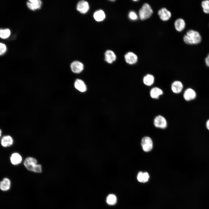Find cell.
<instances>
[{"instance_id": "1", "label": "cell", "mask_w": 209, "mask_h": 209, "mask_svg": "<svg viewBox=\"0 0 209 209\" xmlns=\"http://www.w3.org/2000/svg\"><path fill=\"white\" fill-rule=\"evenodd\" d=\"M183 39L184 42L187 44H197L201 42V37L198 31L190 30H188L186 34L184 36Z\"/></svg>"}, {"instance_id": "2", "label": "cell", "mask_w": 209, "mask_h": 209, "mask_svg": "<svg viewBox=\"0 0 209 209\" xmlns=\"http://www.w3.org/2000/svg\"><path fill=\"white\" fill-rule=\"evenodd\" d=\"M24 164L26 169L30 171L39 173L42 172L41 165L37 164V161L35 158L28 157L25 159Z\"/></svg>"}, {"instance_id": "3", "label": "cell", "mask_w": 209, "mask_h": 209, "mask_svg": "<svg viewBox=\"0 0 209 209\" xmlns=\"http://www.w3.org/2000/svg\"><path fill=\"white\" fill-rule=\"evenodd\" d=\"M153 10L147 3H145L139 10L138 15L140 19L142 20L149 18L152 15Z\"/></svg>"}, {"instance_id": "4", "label": "cell", "mask_w": 209, "mask_h": 209, "mask_svg": "<svg viewBox=\"0 0 209 209\" xmlns=\"http://www.w3.org/2000/svg\"><path fill=\"white\" fill-rule=\"evenodd\" d=\"M141 145L143 151L147 152L150 151L152 149L153 143L151 139L149 137L145 136L142 139Z\"/></svg>"}, {"instance_id": "5", "label": "cell", "mask_w": 209, "mask_h": 209, "mask_svg": "<svg viewBox=\"0 0 209 209\" xmlns=\"http://www.w3.org/2000/svg\"><path fill=\"white\" fill-rule=\"evenodd\" d=\"M154 123L155 126L158 128L165 129L167 126L166 120L164 117L161 115H158L155 117Z\"/></svg>"}, {"instance_id": "6", "label": "cell", "mask_w": 209, "mask_h": 209, "mask_svg": "<svg viewBox=\"0 0 209 209\" xmlns=\"http://www.w3.org/2000/svg\"><path fill=\"white\" fill-rule=\"evenodd\" d=\"M125 62L130 65H133L136 63L138 58L137 55L134 53L129 52L127 53L125 55Z\"/></svg>"}, {"instance_id": "7", "label": "cell", "mask_w": 209, "mask_h": 209, "mask_svg": "<svg viewBox=\"0 0 209 209\" xmlns=\"http://www.w3.org/2000/svg\"><path fill=\"white\" fill-rule=\"evenodd\" d=\"M71 68L72 71L75 73L81 72L84 69V65L81 62L75 61L73 62L71 64Z\"/></svg>"}, {"instance_id": "8", "label": "cell", "mask_w": 209, "mask_h": 209, "mask_svg": "<svg viewBox=\"0 0 209 209\" xmlns=\"http://www.w3.org/2000/svg\"><path fill=\"white\" fill-rule=\"evenodd\" d=\"M89 9V5L88 2L84 0L79 1L77 6V9L80 12L85 14Z\"/></svg>"}, {"instance_id": "9", "label": "cell", "mask_w": 209, "mask_h": 209, "mask_svg": "<svg viewBox=\"0 0 209 209\" xmlns=\"http://www.w3.org/2000/svg\"><path fill=\"white\" fill-rule=\"evenodd\" d=\"M158 14L161 19L164 21L169 20L171 17V12L164 8L159 10Z\"/></svg>"}, {"instance_id": "10", "label": "cell", "mask_w": 209, "mask_h": 209, "mask_svg": "<svg viewBox=\"0 0 209 209\" xmlns=\"http://www.w3.org/2000/svg\"><path fill=\"white\" fill-rule=\"evenodd\" d=\"M163 93V90L160 88L155 87L150 90L149 94L151 97L154 99H158Z\"/></svg>"}, {"instance_id": "11", "label": "cell", "mask_w": 209, "mask_h": 209, "mask_svg": "<svg viewBox=\"0 0 209 209\" xmlns=\"http://www.w3.org/2000/svg\"><path fill=\"white\" fill-rule=\"evenodd\" d=\"M116 55L113 51L108 50L106 51L105 59L107 63L111 64L116 60Z\"/></svg>"}, {"instance_id": "12", "label": "cell", "mask_w": 209, "mask_h": 209, "mask_svg": "<svg viewBox=\"0 0 209 209\" xmlns=\"http://www.w3.org/2000/svg\"><path fill=\"white\" fill-rule=\"evenodd\" d=\"M183 88L182 83L179 81H174L172 84L171 89L172 91L175 93H179L182 91Z\"/></svg>"}, {"instance_id": "13", "label": "cell", "mask_w": 209, "mask_h": 209, "mask_svg": "<svg viewBox=\"0 0 209 209\" xmlns=\"http://www.w3.org/2000/svg\"><path fill=\"white\" fill-rule=\"evenodd\" d=\"M196 97V93L192 89L189 88L184 92L183 97L186 101H189L194 99Z\"/></svg>"}, {"instance_id": "14", "label": "cell", "mask_w": 209, "mask_h": 209, "mask_svg": "<svg viewBox=\"0 0 209 209\" xmlns=\"http://www.w3.org/2000/svg\"><path fill=\"white\" fill-rule=\"evenodd\" d=\"M74 86L77 90L81 92H84L87 90L86 86L81 80L76 79L74 83Z\"/></svg>"}, {"instance_id": "15", "label": "cell", "mask_w": 209, "mask_h": 209, "mask_svg": "<svg viewBox=\"0 0 209 209\" xmlns=\"http://www.w3.org/2000/svg\"><path fill=\"white\" fill-rule=\"evenodd\" d=\"M174 25L176 30L178 32H181L185 28V23L183 19L178 18L175 20Z\"/></svg>"}, {"instance_id": "16", "label": "cell", "mask_w": 209, "mask_h": 209, "mask_svg": "<svg viewBox=\"0 0 209 209\" xmlns=\"http://www.w3.org/2000/svg\"><path fill=\"white\" fill-rule=\"evenodd\" d=\"M29 2L27 3V5L30 9L32 10L39 8L42 3L39 0H29Z\"/></svg>"}, {"instance_id": "17", "label": "cell", "mask_w": 209, "mask_h": 209, "mask_svg": "<svg viewBox=\"0 0 209 209\" xmlns=\"http://www.w3.org/2000/svg\"><path fill=\"white\" fill-rule=\"evenodd\" d=\"M154 77L153 75L151 74H147L143 78V83L147 86L152 85L154 82Z\"/></svg>"}, {"instance_id": "18", "label": "cell", "mask_w": 209, "mask_h": 209, "mask_svg": "<svg viewBox=\"0 0 209 209\" xmlns=\"http://www.w3.org/2000/svg\"><path fill=\"white\" fill-rule=\"evenodd\" d=\"M11 186V182L9 179L5 178L0 182V188L3 191H7L9 190Z\"/></svg>"}, {"instance_id": "19", "label": "cell", "mask_w": 209, "mask_h": 209, "mask_svg": "<svg viewBox=\"0 0 209 209\" xmlns=\"http://www.w3.org/2000/svg\"><path fill=\"white\" fill-rule=\"evenodd\" d=\"M22 160L21 156L17 153L13 154L10 157L11 163L14 165L19 164L21 162Z\"/></svg>"}, {"instance_id": "20", "label": "cell", "mask_w": 209, "mask_h": 209, "mask_svg": "<svg viewBox=\"0 0 209 209\" xmlns=\"http://www.w3.org/2000/svg\"><path fill=\"white\" fill-rule=\"evenodd\" d=\"M13 140L12 137L9 136L3 137L1 140V144L3 147H7L11 145L13 143Z\"/></svg>"}, {"instance_id": "21", "label": "cell", "mask_w": 209, "mask_h": 209, "mask_svg": "<svg viewBox=\"0 0 209 209\" xmlns=\"http://www.w3.org/2000/svg\"><path fill=\"white\" fill-rule=\"evenodd\" d=\"M93 17L96 21H100L105 19V15L103 10H100L96 11L94 13Z\"/></svg>"}, {"instance_id": "22", "label": "cell", "mask_w": 209, "mask_h": 209, "mask_svg": "<svg viewBox=\"0 0 209 209\" xmlns=\"http://www.w3.org/2000/svg\"><path fill=\"white\" fill-rule=\"evenodd\" d=\"M106 201L108 204L110 205H113L115 204L116 202V197L114 194H109L107 198Z\"/></svg>"}, {"instance_id": "23", "label": "cell", "mask_w": 209, "mask_h": 209, "mask_svg": "<svg viewBox=\"0 0 209 209\" xmlns=\"http://www.w3.org/2000/svg\"><path fill=\"white\" fill-rule=\"evenodd\" d=\"M201 5L203 12L206 14H209V0L203 1Z\"/></svg>"}, {"instance_id": "24", "label": "cell", "mask_w": 209, "mask_h": 209, "mask_svg": "<svg viewBox=\"0 0 209 209\" xmlns=\"http://www.w3.org/2000/svg\"><path fill=\"white\" fill-rule=\"evenodd\" d=\"M10 30L7 29L4 30L1 29L0 30V36L2 39H6L10 35Z\"/></svg>"}, {"instance_id": "25", "label": "cell", "mask_w": 209, "mask_h": 209, "mask_svg": "<svg viewBox=\"0 0 209 209\" xmlns=\"http://www.w3.org/2000/svg\"><path fill=\"white\" fill-rule=\"evenodd\" d=\"M128 17L130 20L133 21L136 20L138 18L136 13L133 11H131L129 12Z\"/></svg>"}, {"instance_id": "26", "label": "cell", "mask_w": 209, "mask_h": 209, "mask_svg": "<svg viewBox=\"0 0 209 209\" xmlns=\"http://www.w3.org/2000/svg\"><path fill=\"white\" fill-rule=\"evenodd\" d=\"M6 45L2 43L0 44V54L1 55L6 51Z\"/></svg>"}, {"instance_id": "27", "label": "cell", "mask_w": 209, "mask_h": 209, "mask_svg": "<svg viewBox=\"0 0 209 209\" xmlns=\"http://www.w3.org/2000/svg\"><path fill=\"white\" fill-rule=\"evenodd\" d=\"M149 178V175L148 173L145 172L143 173V183L146 182L148 181Z\"/></svg>"}, {"instance_id": "28", "label": "cell", "mask_w": 209, "mask_h": 209, "mask_svg": "<svg viewBox=\"0 0 209 209\" xmlns=\"http://www.w3.org/2000/svg\"><path fill=\"white\" fill-rule=\"evenodd\" d=\"M143 173L142 172H140L138 174L137 178L138 181L140 182H143Z\"/></svg>"}, {"instance_id": "29", "label": "cell", "mask_w": 209, "mask_h": 209, "mask_svg": "<svg viewBox=\"0 0 209 209\" xmlns=\"http://www.w3.org/2000/svg\"><path fill=\"white\" fill-rule=\"evenodd\" d=\"M205 62L206 66L209 67V53L205 58Z\"/></svg>"}, {"instance_id": "30", "label": "cell", "mask_w": 209, "mask_h": 209, "mask_svg": "<svg viewBox=\"0 0 209 209\" xmlns=\"http://www.w3.org/2000/svg\"><path fill=\"white\" fill-rule=\"evenodd\" d=\"M206 127L207 129L209 130V120H208L206 122Z\"/></svg>"}]
</instances>
